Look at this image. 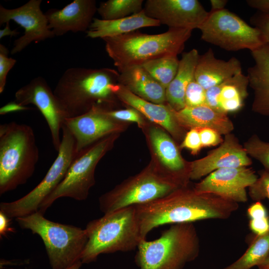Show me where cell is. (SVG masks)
<instances>
[{
	"label": "cell",
	"instance_id": "cell-25",
	"mask_svg": "<svg viewBox=\"0 0 269 269\" xmlns=\"http://www.w3.org/2000/svg\"><path fill=\"white\" fill-rule=\"evenodd\" d=\"M118 84L147 101L163 104L166 102V89L142 66H134L120 72Z\"/></svg>",
	"mask_w": 269,
	"mask_h": 269
},
{
	"label": "cell",
	"instance_id": "cell-42",
	"mask_svg": "<svg viewBox=\"0 0 269 269\" xmlns=\"http://www.w3.org/2000/svg\"><path fill=\"white\" fill-rule=\"evenodd\" d=\"M247 3L250 6L262 12H269V0H248Z\"/></svg>",
	"mask_w": 269,
	"mask_h": 269
},
{
	"label": "cell",
	"instance_id": "cell-3",
	"mask_svg": "<svg viewBox=\"0 0 269 269\" xmlns=\"http://www.w3.org/2000/svg\"><path fill=\"white\" fill-rule=\"evenodd\" d=\"M192 31L188 29L174 28L156 34L133 31L102 39L105 43L106 51L120 72L153 59L177 56L183 51Z\"/></svg>",
	"mask_w": 269,
	"mask_h": 269
},
{
	"label": "cell",
	"instance_id": "cell-22",
	"mask_svg": "<svg viewBox=\"0 0 269 269\" xmlns=\"http://www.w3.org/2000/svg\"><path fill=\"white\" fill-rule=\"evenodd\" d=\"M254 65L248 69L249 85L254 91L252 111L269 116V43L251 51Z\"/></svg>",
	"mask_w": 269,
	"mask_h": 269
},
{
	"label": "cell",
	"instance_id": "cell-46",
	"mask_svg": "<svg viewBox=\"0 0 269 269\" xmlns=\"http://www.w3.org/2000/svg\"><path fill=\"white\" fill-rule=\"evenodd\" d=\"M259 269H269V255L266 261L259 267Z\"/></svg>",
	"mask_w": 269,
	"mask_h": 269
},
{
	"label": "cell",
	"instance_id": "cell-37",
	"mask_svg": "<svg viewBox=\"0 0 269 269\" xmlns=\"http://www.w3.org/2000/svg\"><path fill=\"white\" fill-rule=\"evenodd\" d=\"M202 147L216 146L223 140L221 134L214 130L203 128L199 130Z\"/></svg>",
	"mask_w": 269,
	"mask_h": 269
},
{
	"label": "cell",
	"instance_id": "cell-1",
	"mask_svg": "<svg viewBox=\"0 0 269 269\" xmlns=\"http://www.w3.org/2000/svg\"><path fill=\"white\" fill-rule=\"evenodd\" d=\"M134 207L141 237L145 239L149 232L161 225L227 219L238 209L239 204L216 194L198 192L186 186Z\"/></svg>",
	"mask_w": 269,
	"mask_h": 269
},
{
	"label": "cell",
	"instance_id": "cell-36",
	"mask_svg": "<svg viewBox=\"0 0 269 269\" xmlns=\"http://www.w3.org/2000/svg\"><path fill=\"white\" fill-rule=\"evenodd\" d=\"M180 147L189 150L192 154H197L202 147L199 130L190 129L186 133Z\"/></svg>",
	"mask_w": 269,
	"mask_h": 269
},
{
	"label": "cell",
	"instance_id": "cell-24",
	"mask_svg": "<svg viewBox=\"0 0 269 269\" xmlns=\"http://www.w3.org/2000/svg\"><path fill=\"white\" fill-rule=\"evenodd\" d=\"M174 114L179 124L190 130L210 128L225 135L234 129V125L227 114L217 112L206 104L185 107L178 111L174 110Z\"/></svg>",
	"mask_w": 269,
	"mask_h": 269
},
{
	"label": "cell",
	"instance_id": "cell-5",
	"mask_svg": "<svg viewBox=\"0 0 269 269\" xmlns=\"http://www.w3.org/2000/svg\"><path fill=\"white\" fill-rule=\"evenodd\" d=\"M88 241L81 258L82 264L95 262L101 254L131 251L143 240L134 206L105 214L89 222Z\"/></svg>",
	"mask_w": 269,
	"mask_h": 269
},
{
	"label": "cell",
	"instance_id": "cell-30",
	"mask_svg": "<svg viewBox=\"0 0 269 269\" xmlns=\"http://www.w3.org/2000/svg\"><path fill=\"white\" fill-rule=\"evenodd\" d=\"M143 3V0H108L101 2L97 11L102 19H117L140 12Z\"/></svg>",
	"mask_w": 269,
	"mask_h": 269
},
{
	"label": "cell",
	"instance_id": "cell-35",
	"mask_svg": "<svg viewBox=\"0 0 269 269\" xmlns=\"http://www.w3.org/2000/svg\"><path fill=\"white\" fill-rule=\"evenodd\" d=\"M8 49L0 44V93L4 91L8 73L16 62L15 59L8 57Z\"/></svg>",
	"mask_w": 269,
	"mask_h": 269
},
{
	"label": "cell",
	"instance_id": "cell-26",
	"mask_svg": "<svg viewBox=\"0 0 269 269\" xmlns=\"http://www.w3.org/2000/svg\"><path fill=\"white\" fill-rule=\"evenodd\" d=\"M159 21L147 16L143 9L140 12L122 18L104 20L94 18L87 36L92 38L112 37L134 31L142 27L158 26Z\"/></svg>",
	"mask_w": 269,
	"mask_h": 269
},
{
	"label": "cell",
	"instance_id": "cell-23",
	"mask_svg": "<svg viewBox=\"0 0 269 269\" xmlns=\"http://www.w3.org/2000/svg\"><path fill=\"white\" fill-rule=\"evenodd\" d=\"M241 73V64L238 59L232 57L228 61L217 59L212 48H209L200 55L194 78L207 90Z\"/></svg>",
	"mask_w": 269,
	"mask_h": 269
},
{
	"label": "cell",
	"instance_id": "cell-29",
	"mask_svg": "<svg viewBox=\"0 0 269 269\" xmlns=\"http://www.w3.org/2000/svg\"><path fill=\"white\" fill-rule=\"evenodd\" d=\"M179 63L177 56L172 55L148 61L141 66L166 89L175 77Z\"/></svg>",
	"mask_w": 269,
	"mask_h": 269
},
{
	"label": "cell",
	"instance_id": "cell-32",
	"mask_svg": "<svg viewBox=\"0 0 269 269\" xmlns=\"http://www.w3.org/2000/svg\"><path fill=\"white\" fill-rule=\"evenodd\" d=\"M249 194L255 201L266 198L269 200V170L265 169L260 172V177L249 187Z\"/></svg>",
	"mask_w": 269,
	"mask_h": 269
},
{
	"label": "cell",
	"instance_id": "cell-43",
	"mask_svg": "<svg viewBox=\"0 0 269 269\" xmlns=\"http://www.w3.org/2000/svg\"><path fill=\"white\" fill-rule=\"evenodd\" d=\"M28 109L26 107L21 106L15 101L10 102L0 108V114L4 115L9 112L25 110Z\"/></svg>",
	"mask_w": 269,
	"mask_h": 269
},
{
	"label": "cell",
	"instance_id": "cell-13",
	"mask_svg": "<svg viewBox=\"0 0 269 269\" xmlns=\"http://www.w3.org/2000/svg\"><path fill=\"white\" fill-rule=\"evenodd\" d=\"M145 14L169 28H198L208 17L197 0H147L143 8Z\"/></svg>",
	"mask_w": 269,
	"mask_h": 269
},
{
	"label": "cell",
	"instance_id": "cell-28",
	"mask_svg": "<svg viewBox=\"0 0 269 269\" xmlns=\"http://www.w3.org/2000/svg\"><path fill=\"white\" fill-rule=\"evenodd\" d=\"M269 255V231L253 240L245 253L237 260L223 269H251L259 267Z\"/></svg>",
	"mask_w": 269,
	"mask_h": 269
},
{
	"label": "cell",
	"instance_id": "cell-19",
	"mask_svg": "<svg viewBox=\"0 0 269 269\" xmlns=\"http://www.w3.org/2000/svg\"><path fill=\"white\" fill-rule=\"evenodd\" d=\"M148 135L153 150L164 171L182 186H187L190 179L188 163L186 165L173 139L157 127H151Z\"/></svg>",
	"mask_w": 269,
	"mask_h": 269
},
{
	"label": "cell",
	"instance_id": "cell-14",
	"mask_svg": "<svg viewBox=\"0 0 269 269\" xmlns=\"http://www.w3.org/2000/svg\"><path fill=\"white\" fill-rule=\"evenodd\" d=\"M41 0H30L13 9L0 5V24L13 20L24 29L23 35L15 40L11 54L20 52L31 42H39L55 35L48 27L45 13L40 8Z\"/></svg>",
	"mask_w": 269,
	"mask_h": 269
},
{
	"label": "cell",
	"instance_id": "cell-8",
	"mask_svg": "<svg viewBox=\"0 0 269 269\" xmlns=\"http://www.w3.org/2000/svg\"><path fill=\"white\" fill-rule=\"evenodd\" d=\"M182 186L161 167L150 164L140 172L126 180L99 198L105 214L163 197Z\"/></svg>",
	"mask_w": 269,
	"mask_h": 269
},
{
	"label": "cell",
	"instance_id": "cell-16",
	"mask_svg": "<svg viewBox=\"0 0 269 269\" xmlns=\"http://www.w3.org/2000/svg\"><path fill=\"white\" fill-rule=\"evenodd\" d=\"M106 108L95 105L82 115L65 120L63 125L75 139L77 155L101 139L122 131V125L106 114Z\"/></svg>",
	"mask_w": 269,
	"mask_h": 269
},
{
	"label": "cell",
	"instance_id": "cell-47",
	"mask_svg": "<svg viewBox=\"0 0 269 269\" xmlns=\"http://www.w3.org/2000/svg\"><path fill=\"white\" fill-rule=\"evenodd\" d=\"M82 264V263L81 261H79V262H77L76 263H75L73 266H72L68 268H67L66 269H79L81 267Z\"/></svg>",
	"mask_w": 269,
	"mask_h": 269
},
{
	"label": "cell",
	"instance_id": "cell-17",
	"mask_svg": "<svg viewBox=\"0 0 269 269\" xmlns=\"http://www.w3.org/2000/svg\"><path fill=\"white\" fill-rule=\"evenodd\" d=\"M251 164L243 146L230 133L225 135L218 147L206 156L188 163L189 178L197 180L219 169L247 167Z\"/></svg>",
	"mask_w": 269,
	"mask_h": 269
},
{
	"label": "cell",
	"instance_id": "cell-6",
	"mask_svg": "<svg viewBox=\"0 0 269 269\" xmlns=\"http://www.w3.org/2000/svg\"><path fill=\"white\" fill-rule=\"evenodd\" d=\"M135 262L138 269H183L200 252V241L192 223L172 225L153 241L142 240Z\"/></svg>",
	"mask_w": 269,
	"mask_h": 269
},
{
	"label": "cell",
	"instance_id": "cell-7",
	"mask_svg": "<svg viewBox=\"0 0 269 269\" xmlns=\"http://www.w3.org/2000/svg\"><path fill=\"white\" fill-rule=\"evenodd\" d=\"M15 219L21 228L41 238L52 269H66L81 261L88 241L85 229L51 221L39 211Z\"/></svg>",
	"mask_w": 269,
	"mask_h": 269
},
{
	"label": "cell",
	"instance_id": "cell-10",
	"mask_svg": "<svg viewBox=\"0 0 269 269\" xmlns=\"http://www.w3.org/2000/svg\"><path fill=\"white\" fill-rule=\"evenodd\" d=\"M61 143L57 156L41 181L22 197L10 202H1L0 211L10 218L29 215L38 211L40 205L64 178L77 156L75 139L63 126Z\"/></svg>",
	"mask_w": 269,
	"mask_h": 269
},
{
	"label": "cell",
	"instance_id": "cell-18",
	"mask_svg": "<svg viewBox=\"0 0 269 269\" xmlns=\"http://www.w3.org/2000/svg\"><path fill=\"white\" fill-rule=\"evenodd\" d=\"M97 10L94 0H75L61 9H50L45 13L48 27L55 36L69 31H86Z\"/></svg>",
	"mask_w": 269,
	"mask_h": 269
},
{
	"label": "cell",
	"instance_id": "cell-15",
	"mask_svg": "<svg viewBox=\"0 0 269 269\" xmlns=\"http://www.w3.org/2000/svg\"><path fill=\"white\" fill-rule=\"evenodd\" d=\"M258 177L247 167L224 168L216 170L196 183L194 189L199 193L216 194L237 203L248 200L246 188Z\"/></svg>",
	"mask_w": 269,
	"mask_h": 269
},
{
	"label": "cell",
	"instance_id": "cell-27",
	"mask_svg": "<svg viewBox=\"0 0 269 269\" xmlns=\"http://www.w3.org/2000/svg\"><path fill=\"white\" fill-rule=\"evenodd\" d=\"M199 56L196 49L183 53L179 60L177 73L166 88V102L176 111L185 107L186 89L190 82L195 78Z\"/></svg>",
	"mask_w": 269,
	"mask_h": 269
},
{
	"label": "cell",
	"instance_id": "cell-45",
	"mask_svg": "<svg viewBox=\"0 0 269 269\" xmlns=\"http://www.w3.org/2000/svg\"><path fill=\"white\" fill-rule=\"evenodd\" d=\"M19 32L16 30H12L9 26V22L6 23V25L4 28L0 30V39L6 36H15Z\"/></svg>",
	"mask_w": 269,
	"mask_h": 269
},
{
	"label": "cell",
	"instance_id": "cell-21",
	"mask_svg": "<svg viewBox=\"0 0 269 269\" xmlns=\"http://www.w3.org/2000/svg\"><path fill=\"white\" fill-rule=\"evenodd\" d=\"M249 80L242 73L206 90V104L227 114L240 110L248 95Z\"/></svg>",
	"mask_w": 269,
	"mask_h": 269
},
{
	"label": "cell",
	"instance_id": "cell-11",
	"mask_svg": "<svg viewBox=\"0 0 269 269\" xmlns=\"http://www.w3.org/2000/svg\"><path fill=\"white\" fill-rule=\"evenodd\" d=\"M199 29L202 40L227 51H252L264 44L258 28L225 8L209 12Z\"/></svg>",
	"mask_w": 269,
	"mask_h": 269
},
{
	"label": "cell",
	"instance_id": "cell-39",
	"mask_svg": "<svg viewBox=\"0 0 269 269\" xmlns=\"http://www.w3.org/2000/svg\"><path fill=\"white\" fill-rule=\"evenodd\" d=\"M249 227L257 236H262L269 231V218L268 216L250 219Z\"/></svg>",
	"mask_w": 269,
	"mask_h": 269
},
{
	"label": "cell",
	"instance_id": "cell-44",
	"mask_svg": "<svg viewBox=\"0 0 269 269\" xmlns=\"http://www.w3.org/2000/svg\"><path fill=\"white\" fill-rule=\"evenodd\" d=\"M227 2L226 0H211V9L210 12L219 11L224 9Z\"/></svg>",
	"mask_w": 269,
	"mask_h": 269
},
{
	"label": "cell",
	"instance_id": "cell-31",
	"mask_svg": "<svg viewBox=\"0 0 269 269\" xmlns=\"http://www.w3.org/2000/svg\"><path fill=\"white\" fill-rule=\"evenodd\" d=\"M243 147L249 156L258 160L269 170V142L262 140L257 134L252 135Z\"/></svg>",
	"mask_w": 269,
	"mask_h": 269
},
{
	"label": "cell",
	"instance_id": "cell-38",
	"mask_svg": "<svg viewBox=\"0 0 269 269\" xmlns=\"http://www.w3.org/2000/svg\"><path fill=\"white\" fill-rule=\"evenodd\" d=\"M255 27L261 34L264 43H269V12H262V14L254 18Z\"/></svg>",
	"mask_w": 269,
	"mask_h": 269
},
{
	"label": "cell",
	"instance_id": "cell-41",
	"mask_svg": "<svg viewBox=\"0 0 269 269\" xmlns=\"http://www.w3.org/2000/svg\"><path fill=\"white\" fill-rule=\"evenodd\" d=\"M10 219L4 213L0 211V236H5L8 232H14V229L10 226Z\"/></svg>",
	"mask_w": 269,
	"mask_h": 269
},
{
	"label": "cell",
	"instance_id": "cell-34",
	"mask_svg": "<svg viewBox=\"0 0 269 269\" xmlns=\"http://www.w3.org/2000/svg\"><path fill=\"white\" fill-rule=\"evenodd\" d=\"M105 112L108 116L115 120L135 123L141 128L144 126L145 122L142 115L133 108L117 110L106 108Z\"/></svg>",
	"mask_w": 269,
	"mask_h": 269
},
{
	"label": "cell",
	"instance_id": "cell-12",
	"mask_svg": "<svg viewBox=\"0 0 269 269\" xmlns=\"http://www.w3.org/2000/svg\"><path fill=\"white\" fill-rule=\"evenodd\" d=\"M15 101L22 106H35L45 118L51 134L52 143L58 151L61 143L60 136L67 114L48 84L41 77L33 78L15 93Z\"/></svg>",
	"mask_w": 269,
	"mask_h": 269
},
{
	"label": "cell",
	"instance_id": "cell-20",
	"mask_svg": "<svg viewBox=\"0 0 269 269\" xmlns=\"http://www.w3.org/2000/svg\"><path fill=\"white\" fill-rule=\"evenodd\" d=\"M115 95L123 103L166 130L174 138H181L182 127L176 119L174 110L168 104H155L145 100L119 84Z\"/></svg>",
	"mask_w": 269,
	"mask_h": 269
},
{
	"label": "cell",
	"instance_id": "cell-33",
	"mask_svg": "<svg viewBox=\"0 0 269 269\" xmlns=\"http://www.w3.org/2000/svg\"><path fill=\"white\" fill-rule=\"evenodd\" d=\"M205 90L194 79L188 85L185 93V107H193L206 104Z\"/></svg>",
	"mask_w": 269,
	"mask_h": 269
},
{
	"label": "cell",
	"instance_id": "cell-9",
	"mask_svg": "<svg viewBox=\"0 0 269 269\" xmlns=\"http://www.w3.org/2000/svg\"><path fill=\"white\" fill-rule=\"evenodd\" d=\"M118 134L107 136L77 155L62 181L42 202L38 211L44 214L54 202L61 197L78 201L87 199L95 183V171L97 164L112 147Z\"/></svg>",
	"mask_w": 269,
	"mask_h": 269
},
{
	"label": "cell",
	"instance_id": "cell-2",
	"mask_svg": "<svg viewBox=\"0 0 269 269\" xmlns=\"http://www.w3.org/2000/svg\"><path fill=\"white\" fill-rule=\"evenodd\" d=\"M119 74L109 68H70L62 75L54 93L68 118L77 117L95 105L113 102Z\"/></svg>",
	"mask_w": 269,
	"mask_h": 269
},
{
	"label": "cell",
	"instance_id": "cell-4",
	"mask_svg": "<svg viewBox=\"0 0 269 269\" xmlns=\"http://www.w3.org/2000/svg\"><path fill=\"white\" fill-rule=\"evenodd\" d=\"M39 157L32 128L11 122L0 125V195L26 183Z\"/></svg>",
	"mask_w": 269,
	"mask_h": 269
},
{
	"label": "cell",
	"instance_id": "cell-40",
	"mask_svg": "<svg viewBox=\"0 0 269 269\" xmlns=\"http://www.w3.org/2000/svg\"><path fill=\"white\" fill-rule=\"evenodd\" d=\"M250 219L264 218L268 216L267 211L261 201H256L247 209Z\"/></svg>",
	"mask_w": 269,
	"mask_h": 269
}]
</instances>
